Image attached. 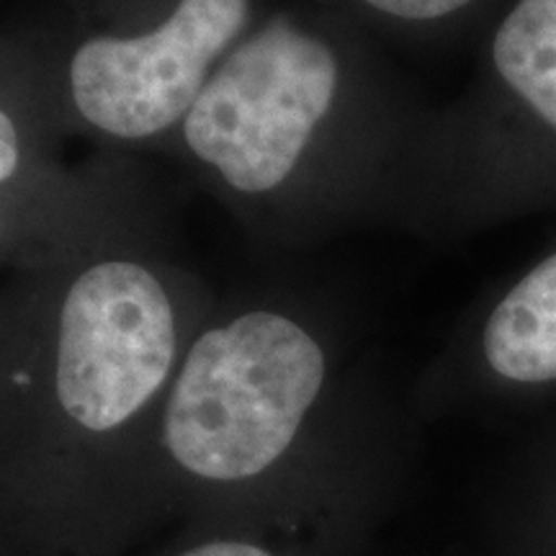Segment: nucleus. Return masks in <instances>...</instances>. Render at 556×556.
Wrapping results in <instances>:
<instances>
[{
    "instance_id": "nucleus-1",
    "label": "nucleus",
    "mask_w": 556,
    "mask_h": 556,
    "mask_svg": "<svg viewBox=\"0 0 556 556\" xmlns=\"http://www.w3.org/2000/svg\"><path fill=\"white\" fill-rule=\"evenodd\" d=\"M212 304L99 242L0 294V556H122L157 409Z\"/></svg>"
},
{
    "instance_id": "nucleus-2",
    "label": "nucleus",
    "mask_w": 556,
    "mask_h": 556,
    "mask_svg": "<svg viewBox=\"0 0 556 556\" xmlns=\"http://www.w3.org/2000/svg\"><path fill=\"white\" fill-rule=\"evenodd\" d=\"M336 368L328 336L287 299L208 309L152 426L144 528L248 520L368 539L387 490L332 441Z\"/></svg>"
},
{
    "instance_id": "nucleus-3",
    "label": "nucleus",
    "mask_w": 556,
    "mask_h": 556,
    "mask_svg": "<svg viewBox=\"0 0 556 556\" xmlns=\"http://www.w3.org/2000/svg\"><path fill=\"white\" fill-rule=\"evenodd\" d=\"M343 96V65L287 16L250 29L170 142L245 217L281 225Z\"/></svg>"
},
{
    "instance_id": "nucleus-4",
    "label": "nucleus",
    "mask_w": 556,
    "mask_h": 556,
    "mask_svg": "<svg viewBox=\"0 0 556 556\" xmlns=\"http://www.w3.org/2000/svg\"><path fill=\"white\" fill-rule=\"evenodd\" d=\"M250 0H176L155 24L80 39L58 67L11 60L54 127L114 144L173 139L238 41Z\"/></svg>"
},
{
    "instance_id": "nucleus-5",
    "label": "nucleus",
    "mask_w": 556,
    "mask_h": 556,
    "mask_svg": "<svg viewBox=\"0 0 556 556\" xmlns=\"http://www.w3.org/2000/svg\"><path fill=\"white\" fill-rule=\"evenodd\" d=\"M486 371L507 384L556 381V255L507 291L484 323Z\"/></svg>"
},
{
    "instance_id": "nucleus-6",
    "label": "nucleus",
    "mask_w": 556,
    "mask_h": 556,
    "mask_svg": "<svg viewBox=\"0 0 556 556\" xmlns=\"http://www.w3.org/2000/svg\"><path fill=\"white\" fill-rule=\"evenodd\" d=\"M497 73L556 129V0H520L492 45Z\"/></svg>"
},
{
    "instance_id": "nucleus-7",
    "label": "nucleus",
    "mask_w": 556,
    "mask_h": 556,
    "mask_svg": "<svg viewBox=\"0 0 556 556\" xmlns=\"http://www.w3.org/2000/svg\"><path fill=\"white\" fill-rule=\"evenodd\" d=\"M99 240L73 238V191H0V266L50 268Z\"/></svg>"
},
{
    "instance_id": "nucleus-8",
    "label": "nucleus",
    "mask_w": 556,
    "mask_h": 556,
    "mask_svg": "<svg viewBox=\"0 0 556 556\" xmlns=\"http://www.w3.org/2000/svg\"><path fill=\"white\" fill-rule=\"evenodd\" d=\"M52 124L11 58H0V191H65L47 137Z\"/></svg>"
},
{
    "instance_id": "nucleus-9",
    "label": "nucleus",
    "mask_w": 556,
    "mask_h": 556,
    "mask_svg": "<svg viewBox=\"0 0 556 556\" xmlns=\"http://www.w3.org/2000/svg\"><path fill=\"white\" fill-rule=\"evenodd\" d=\"M368 539L248 520L184 523L155 556H364Z\"/></svg>"
},
{
    "instance_id": "nucleus-10",
    "label": "nucleus",
    "mask_w": 556,
    "mask_h": 556,
    "mask_svg": "<svg viewBox=\"0 0 556 556\" xmlns=\"http://www.w3.org/2000/svg\"><path fill=\"white\" fill-rule=\"evenodd\" d=\"M503 556H556V495L520 513Z\"/></svg>"
},
{
    "instance_id": "nucleus-11",
    "label": "nucleus",
    "mask_w": 556,
    "mask_h": 556,
    "mask_svg": "<svg viewBox=\"0 0 556 556\" xmlns=\"http://www.w3.org/2000/svg\"><path fill=\"white\" fill-rule=\"evenodd\" d=\"M387 16L405 21H433L462 11L471 0H364Z\"/></svg>"
}]
</instances>
